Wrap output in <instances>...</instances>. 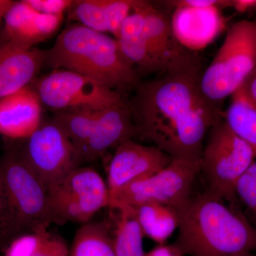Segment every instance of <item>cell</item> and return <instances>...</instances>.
Returning a JSON list of instances; mask_svg holds the SVG:
<instances>
[{
	"mask_svg": "<svg viewBox=\"0 0 256 256\" xmlns=\"http://www.w3.org/2000/svg\"><path fill=\"white\" fill-rule=\"evenodd\" d=\"M69 256H116L108 226L101 222H88L77 230Z\"/></svg>",
	"mask_w": 256,
	"mask_h": 256,
	"instance_id": "obj_22",
	"label": "cell"
},
{
	"mask_svg": "<svg viewBox=\"0 0 256 256\" xmlns=\"http://www.w3.org/2000/svg\"><path fill=\"white\" fill-rule=\"evenodd\" d=\"M226 124L252 148L256 158V107L240 87L223 114Z\"/></svg>",
	"mask_w": 256,
	"mask_h": 256,
	"instance_id": "obj_20",
	"label": "cell"
},
{
	"mask_svg": "<svg viewBox=\"0 0 256 256\" xmlns=\"http://www.w3.org/2000/svg\"><path fill=\"white\" fill-rule=\"evenodd\" d=\"M67 12L70 21L101 33H108L106 0H74Z\"/></svg>",
	"mask_w": 256,
	"mask_h": 256,
	"instance_id": "obj_24",
	"label": "cell"
},
{
	"mask_svg": "<svg viewBox=\"0 0 256 256\" xmlns=\"http://www.w3.org/2000/svg\"><path fill=\"white\" fill-rule=\"evenodd\" d=\"M133 208L144 236L158 245L165 244L178 229V210L173 207L150 202Z\"/></svg>",
	"mask_w": 256,
	"mask_h": 256,
	"instance_id": "obj_18",
	"label": "cell"
},
{
	"mask_svg": "<svg viewBox=\"0 0 256 256\" xmlns=\"http://www.w3.org/2000/svg\"><path fill=\"white\" fill-rule=\"evenodd\" d=\"M200 73L164 74L138 84L128 102L140 136L172 159L201 161L205 138L223 118L220 102L202 92Z\"/></svg>",
	"mask_w": 256,
	"mask_h": 256,
	"instance_id": "obj_1",
	"label": "cell"
},
{
	"mask_svg": "<svg viewBox=\"0 0 256 256\" xmlns=\"http://www.w3.org/2000/svg\"><path fill=\"white\" fill-rule=\"evenodd\" d=\"M174 245L184 256H246L256 250V228L240 212L208 192L178 210Z\"/></svg>",
	"mask_w": 256,
	"mask_h": 256,
	"instance_id": "obj_2",
	"label": "cell"
},
{
	"mask_svg": "<svg viewBox=\"0 0 256 256\" xmlns=\"http://www.w3.org/2000/svg\"><path fill=\"white\" fill-rule=\"evenodd\" d=\"M4 22L1 38L28 48L41 43L37 12L24 0L15 2Z\"/></svg>",
	"mask_w": 256,
	"mask_h": 256,
	"instance_id": "obj_19",
	"label": "cell"
},
{
	"mask_svg": "<svg viewBox=\"0 0 256 256\" xmlns=\"http://www.w3.org/2000/svg\"><path fill=\"white\" fill-rule=\"evenodd\" d=\"M100 112V111L56 112L52 119L72 141L78 159L79 153L90 138Z\"/></svg>",
	"mask_w": 256,
	"mask_h": 256,
	"instance_id": "obj_23",
	"label": "cell"
},
{
	"mask_svg": "<svg viewBox=\"0 0 256 256\" xmlns=\"http://www.w3.org/2000/svg\"><path fill=\"white\" fill-rule=\"evenodd\" d=\"M256 67V22L244 20L227 32L210 66L200 78L202 92L214 102L232 96Z\"/></svg>",
	"mask_w": 256,
	"mask_h": 256,
	"instance_id": "obj_5",
	"label": "cell"
},
{
	"mask_svg": "<svg viewBox=\"0 0 256 256\" xmlns=\"http://www.w3.org/2000/svg\"><path fill=\"white\" fill-rule=\"evenodd\" d=\"M169 4L173 8L176 6H191V8H216L220 10L226 8H232V0H182L171 1Z\"/></svg>",
	"mask_w": 256,
	"mask_h": 256,
	"instance_id": "obj_29",
	"label": "cell"
},
{
	"mask_svg": "<svg viewBox=\"0 0 256 256\" xmlns=\"http://www.w3.org/2000/svg\"><path fill=\"white\" fill-rule=\"evenodd\" d=\"M255 159L250 146L220 120L210 128L204 146L201 171L208 184L206 192L235 206L236 184Z\"/></svg>",
	"mask_w": 256,
	"mask_h": 256,
	"instance_id": "obj_6",
	"label": "cell"
},
{
	"mask_svg": "<svg viewBox=\"0 0 256 256\" xmlns=\"http://www.w3.org/2000/svg\"><path fill=\"white\" fill-rule=\"evenodd\" d=\"M116 228L112 236L116 256H144L143 246L144 235L133 207H120Z\"/></svg>",
	"mask_w": 256,
	"mask_h": 256,
	"instance_id": "obj_21",
	"label": "cell"
},
{
	"mask_svg": "<svg viewBox=\"0 0 256 256\" xmlns=\"http://www.w3.org/2000/svg\"><path fill=\"white\" fill-rule=\"evenodd\" d=\"M50 235L41 230L20 236L8 244L4 256H36Z\"/></svg>",
	"mask_w": 256,
	"mask_h": 256,
	"instance_id": "obj_25",
	"label": "cell"
},
{
	"mask_svg": "<svg viewBox=\"0 0 256 256\" xmlns=\"http://www.w3.org/2000/svg\"><path fill=\"white\" fill-rule=\"evenodd\" d=\"M246 256H256V254H254V252H252V254H248V255H246Z\"/></svg>",
	"mask_w": 256,
	"mask_h": 256,
	"instance_id": "obj_35",
	"label": "cell"
},
{
	"mask_svg": "<svg viewBox=\"0 0 256 256\" xmlns=\"http://www.w3.org/2000/svg\"><path fill=\"white\" fill-rule=\"evenodd\" d=\"M42 104L28 86L0 100V134L13 140L28 137L41 124Z\"/></svg>",
	"mask_w": 256,
	"mask_h": 256,
	"instance_id": "obj_16",
	"label": "cell"
},
{
	"mask_svg": "<svg viewBox=\"0 0 256 256\" xmlns=\"http://www.w3.org/2000/svg\"><path fill=\"white\" fill-rule=\"evenodd\" d=\"M30 86L36 92L42 106L54 114L98 112L127 102L116 90L65 69L53 70L42 78L35 79Z\"/></svg>",
	"mask_w": 256,
	"mask_h": 256,
	"instance_id": "obj_7",
	"label": "cell"
},
{
	"mask_svg": "<svg viewBox=\"0 0 256 256\" xmlns=\"http://www.w3.org/2000/svg\"><path fill=\"white\" fill-rule=\"evenodd\" d=\"M201 161L172 159L162 170L121 188L111 197L109 208L136 207L154 202L180 210L191 198V191Z\"/></svg>",
	"mask_w": 256,
	"mask_h": 256,
	"instance_id": "obj_9",
	"label": "cell"
},
{
	"mask_svg": "<svg viewBox=\"0 0 256 256\" xmlns=\"http://www.w3.org/2000/svg\"><path fill=\"white\" fill-rule=\"evenodd\" d=\"M20 140V156L47 190L82 166L72 141L52 120Z\"/></svg>",
	"mask_w": 256,
	"mask_h": 256,
	"instance_id": "obj_10",
	"label": "cell"
},
{
	"mask_svg": "<svg viewBox=\"0 0 256 256\" xmlns=\"http://www.w3.org/2000/svg\"><path fill=\"white\" fill-rule=\"evenodd\" d=\"M69 252L70 248L64 239L50 235L36 256H69Z\"/></svg>",
	"mask_w": 256,
	"mask_h": 256,
	"instance_id": "obj_28",
	"label": "cell"
},
{
	"mask_svg": "<svg viewBox=\"0 0 256 256\" xmlns=\"http://www.w3.org/2000/svg\"><path fill=\"white\" fill-rule=\"evenodd\" d=\"M53 223L87 224L110 204L107 183L90 166H78L47 190Z\"/></svg>",
	"mask_w": 256,
	"mask_h": 256,
	"instance_id": "obj_8",
	"label": "cell"
},
{
	"mask_svg": "<svg viewBox=\"0 0 256 256\" xmlns=\"http://www.w3.org/2000/svg\"><path fill=\"white\" fill-rule=\"evenodd\" d=\"M174 9L171 22L175 36L192 52L206 48L225 28L220 8L176 6Z\"/></svg>",
	"mask_w": 256,
	"mask_h": 256,
	"instance_id": "obj_14",
	"label": "cell"
},
{
	"mask_svg": "<svg viewBox=\"0 0 256 256\" xmlns=\"http://www.w3.org/2000/svg\"><path fill=\"white\" fill-rule=\"evenodd\" d=\"M48 50L21 46L0 37V100L28 87L46 65Z\"/></svg>",
	"mask_w": 256,
	"mask_h": 256,
	"instance_id": "obj_13",
	"label": "cell"
},
{
	"mask_svg": "<svg viewBox=\"0 0 256 256\" xmlns=\"http://www.w3.org/2000/svg\"><path fill=\"white\" fill-rule=\"evenodd\" d=\"M0 178L5 198L0 245L8 246L23 234L47 230L53 224L47 188L16 146L6 150L0 158Z\"/></svg>",
	"mask_w": 256,
	"mask_h": 256,
	"instance_id": "obj_4",
	"label": "cell"
},
{
	"mask_svg": "<svg viewBox=\"0 0 256 256\" xmlns=\"http://www.w3.org/2000/svg\"><path fill=\"white\" fill-rule=\"evenodd\" d=\"M144 18L148 46L153 60L163 74L200 73L196 52L180 44L172 26L171 18L156 9L149 2H140Z\"/></svg>",
	"mask_w": 256,
	"mask_h": 256,
	"instance_id": "obj_11",
	"label": "cell"
},
{
	"mask_svg": "<svg viewBox=\"0 0 256 256\" xmlns=\"http://www.w3.org/2000/svg\"><path fill=\"white\" fill-rule=\"evenodd\" d=\"M244 92L256 107V67L242 86Z\"/></svg>",
	"mask_w": 256,
	"mask_h": 256,
	"instance_id": "obj_31",
	"label": "cell"
},
{
	"mask_svg": "<svg viewBox=\"0 0 256 256\" xmlns=\"http://www.w3.org/2000/svg\"><path fill=\"white\" fill-rule=\"evenodd\" d=\"M15 2L16 1L12 0H0V25L4 21L6 14L14 5Z\"/></svg>",
	"mask_w": 256,
	"mask_h": 256,
	"instance_id": "obj_33",
	"label": "cell"
},
{
	"mask_svg": "<svg viewBox=\"0 0 256 256\" xmlns=\"http://www.w3.org/2000/svg\"><path fill=\"white\" fill-rule=\"evenodd\" d=\"M172 158L156 146H146L128 140L116 148L109 164L107 186L110 200L129 184L158 172Z\"/></svg>",
	"mask_w": 256,
	"mask_h": 256,
	"instance_id": "obj_12",
	"label": "cell"
},
{
	"mask_svg": "<svg viewBox=\"0 0 256 256\" xmlns=\"http://www.w3.org/2000/svg\"><path fill=\"white\" fill-rule=\"evenodd\" d=\"M136 137L128 102L100 111L90 138L80 153V164L102 158L109 150Z\"/></svg>",
	"mask_w": 256,
	"mask_h": 256,
	"instance_id": "obj_15",
	"label": "cell"
},
{
	"mask_svg": "<svg viewBox=\"0 0 256 256\" xmlns=\"http://www.w3.org/2000/svg\"><path fill=\"white\" fill-rule=\"evenodd\" d=\"M140 2L136 0L132 12L124 20L116 40L122 54L133 65L148 73H161L150 52Z\"/></svg>",
	"mask_w": 256,
	"mask_h": 256,
	"instance_id": "obj_17",
	"label": "cell"
},
{
	"mask_svg": "<svg viewBox=\"0 0 256 256\" xmlns=\"http://www.w3.org/2000/svg\"><path fill=\"white\" fill-rule=\"evenodd\" d=\"M144 256H184L174 244L173 245H158L152 249L150 252H146Z\"/></svg>",
	"mask_w": 256,
	"mask_h": 256,
	"instance_id": "obj_30",
	"label": "cell"
},
{
	"mask_svg": "<svg viewBox=\"0 0 256 256\" xmlns=\"http://www.w3.org/2000/svg\"><path fill=\"white\" fill-rule=\"evenodd\" d=\"M236 196L256 214V162H254L242 178H239L236 186Z\"/></svg>",
	"mask_w": 256,
	"mask_h": 256,
	"instance_id": "obj_26",
	"label": "cell"
},
{
	"mask_svg": "<svg viewBox=\"0 0 256 256\" xmlns=\"http://www.w3.org/2000/svg\"><path fill=\"white\" fill-rule=\"evenodd\" d=\"M46 65L76 72L112 90L138 85L134 65L117 40L78 23L67 25L60 32L48 50Z\"/></svg>",
	"mask_w": 256,
	"mask_h": 256,
	"instance_id": "obj_3",
	"label": "cell"
},
{
	"mask_svg": "<svg viewBox=\"0 0 256 256\" xmlns=\"http://www.w3.org/2000/svg\"><path fill=\"white\" fill-rule=\"evenodd\" d=\"M232 8L238 13L256 9V0H232Z\"/></svg>",
	"mask_w": 256,
	"mask_h": 256,
	"instance_id": "obj_32",
	"label": "cell"
},
{
	"mask_svg": "<svg viewBox=\"0 0 256 256\" xmlns=\"http://www.w3.org/2000/svg\"><path fill=\"white\" fill-rule=\"evenodd\" d=\"M24 1L36 12L52 15H64V13L68 11L73 2V0H24Z\"/></svg>",
	"mask_w": 256,
	"mask_h": 256,
	"instance_id": "obj_27",
	"label": "cell"
},
{
	"mask_svg": "<svg viewBox=\"0 0 256 256\" xmlns=\"http://www.w3.org/2000/svg\"><path fill=\"white\" fill-rule=\"evenodd\" d=\"M5 212V198L4 186H3L2 181L0 178V228L2 224L3 218H4Z\"/></svg>",
	"mask_w": 256,
	"mask_h": 256,
	"instance_id": "obj_34",
	"label": "cell"
}]
</instances>
